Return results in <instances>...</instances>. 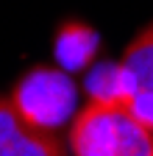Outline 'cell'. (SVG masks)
I'll list each match as a JSON object with an SVG mask.
<instances>
[{"instance_id":"6da1fadb","label":"cell","mask_w":153,"mask_h":156,"mask_svg":"<svg viewBox=\"0 0 153 156\" xmlns=\"http://www.w3.org/2000/svg\"><path fill=\"white\" fill-rule=\"evenodd\" d=\"M67 148L72 156H153V131L123 103L86 101L70 120Z\"/></svg>"},{"instance_id":"7a4b0ae2","label":"cell","mask_w":153,"mask_h":156,"mask_svg":"<svg viewBox=\"0 0 153 156\" xmlns=\"http://www.w3.org/2000/svg\"><path fill=\"white\" fill-rule=\"evenodd\" d=\"M11 103L25 120L36 128L56 131L70 126V120L78 112V87L72 75L61 67L36 64L25 70L11 89Z\"/></svg>"},{"instance_id":"3957f363","label":"cell","mask_w":153,"mask_h":156,"mask_svg":"<svg viewBox=\"0 0 153 156\" xmlns=\"http://www.w3.org/2000/svg\"><path fill=\"white\" fill-rule=\"evenodd\" d=\"M67 151L56 131L31 126L11 98L0 95V156H67Z\"/></svg>"},{"instance_id":"277c9868","label":"cell","mask_w":153,"mask_h":156,"mask_svg":"<svg viewBox=\"0 0 153 156\" xmlns=\"http://www.w3.org/2000/svg\"><path fill=\"white\" fill-rule=\"evenodd\" d=\"M123 67L131 78L128 112L153 131V23H148L123 50Z\"/></svg>"},{"instance_id":"5b68a950","label":"cell","mask_w":153,"mask_h":156,"mask_svg":"<svg viewBox=\"0 0 153 156\" xmlns=\"http://www.w3.org/2000/svg\"><path fill=\"white\" fill-rule=\"evenodd\" d=\"M100 34L81 20H67L56 28L53 39V58L64 73H86L98 62Z\"/></svg>"},{"instance_id":"8992f818","label":"cell","mask_w":153,"mask_h":156,"mask_svg":"<svg viewBox=\"0 0 153 156\" xmlns=\"http://www.w3.org/2000/svg\"><path fill=\"white\" fill-rule=\"evenodd\" d=\"M84 89L89 101H106V103H128L131 98V78L123 62H95L86 70Z\"/></svg>"}]
</instances>
